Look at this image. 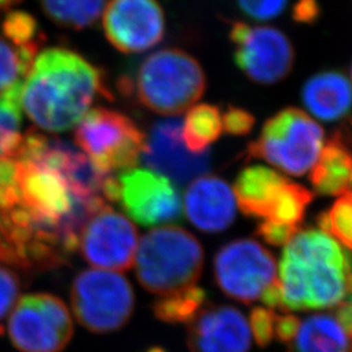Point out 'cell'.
Instances as JSON below:
<instances>
[{"label": "cell", "mask_w": 352, "mask_h": 352, "mask_svg": "<svg viewBox=\"0 0 352 352\" xmlns=\"http://www.w3.org/2000/svg\"><path fill=\"white\" fill-rule=\"evenodd\" d=\"M230 39L235 47V62L253 82L277 84L291 72L295 62L294 46L276 28L235 21Z\"/></svg>", "instance_id": "cell-11"}, {"label": "cell", "mask_w": 352, "mask_h": 352, "mask_svg": "<svg viewBox=\"0 0 352 352\" xmlns=\"http://www.w3.org/2000/svg\"><path fill=\"white\" fill-rule=\"evenodd\" d=\"M187 343L190 352H250L251 327L231 305H205L189 322Z\"/></svg>", "instance_id": "cell-16"}, {"label": "cell", "mask_w": 352, "mask_h": 352, "mask_svg": "<svg viewBox=\"0 0 352 352\" xmlns=\"http://www.w3.org/2000/svg\"><path fill=\"white\" fill-rule=\"evenodd\" d=\"M223 129L232 136L248 135L254 126V116L244 109L228 107L222 115Z\"/></svg>", "instance_id": "cell-34"}, {"label": "cell", "mask_w": 352, "mask_h": 352, "mask_svg": "<svg viewBox=\"0 0 352 352\" xmlns=\"http://www.w3.org/2000/svg\"><path fill=\"white\" fill-rule=\"evenodd\" d=\"M351 126H352V119H351Z\"/></svg>", "instance_id": "cell-41"}, {"label": "cell", "mask_w": 352, "mask_h": 352, "mask_svg": "<svg viewBox=\"0 0 352 352\" xmlns=\"http://www.w3.org/2000/svg\"><path fill=\"white\" fill-rule=\"evenodd\" d=\"M240 10L248 17L266 21L276 19L285 11L289 0H236Z\"/></svg>", "instance_id": "cell-33"}, {"label": "cell", "mask_w": 352, "mask_h": 352, "mask_svg": "<svg viewBox=\"0 0 352 352\" xmlns=\"http://www.w3.org/2000/svg\"><path fill=\"white\" fill-rule=\"evenodd\" d=\"M103 29L116 50H149L164 38V11L157 0H111L103 14Z\"/></svg>", "instance_id": "cell-14"}, {"label": "cell", "mask_w": 352, "mask_h": 352, "mask_svg": "<svg viewBox=\"0 0 352 352\" xmlns=\"http://www.w3.org/2000/svg\"><path fill=\"white\" fill-rule=\"evenodd\" d=\"M286 182L285 176L269 167H245L234 186L238 208L247 217L266 219Z\"/></svg>", "instance_id": "cell-20"}, {"label": "cell", "mask_w": 352, "mask_h": 352, "mask_svg": "<svg viewBox=\"0 0 352 352\" xmlns=\"http://www.w3.org/2000/svg\"><path fill=\"white\" fill-rule=\"evenodd\" d=\"M309 179L321 196H340L352 188V144L342 132L322 146Z\"/></svg>", "instance_id": "cell-19"}, {"label": "cell", "mask_w": 352, "mask_h": 352, "mask_svg": "<svg viewBox=\"0 0 352 352\" xmlns=\"http://www.w3.org/2000/svg\"><path fill=\"white\" fill-rule=\"evenodd\" d=\"M201 243L176 226L158 227L140 241L135 256L140 285L157 295L195 286L204 267Z\"/></svg>", "instance_id": "cell-3"}, {"label": "cell", "mask_w": 352, "mask_h": 352, "mask_svg": "<svg viewBox=\"0 0 352 352\" xmlns=\"http://www.w3.org/2000/svg\"><path fill=\"white\" fill-rule=\"evenodd\" d=\"M300 227L286 226L272 221H263L257 227V235L270 245H286L292 239Z\"/></svg>", "instance_id": "cell-35"}, {"label": "cell", "mask_w": 352, "mask_h": 352, "mask_svg": "<svg viewBox=\"0 0 352 352\" xmlns=\"http://www.w3.org/2000/svg\"><path fill=\"white\" fill-rule=\"evenodd\" d=\"M142 157L153 171L177 184L188 183L210 167L208 151L193 153L187 149L182 139V122L177 118L158 122L151 128Z\"/></svg>", "instance_id": "cell-15"}, {"label": "cell", "mask_w": 352, "mask_h": 352, "mask_svg": "<svg viewBox=\"0 0 352 352\" xmlns=\"http://www.w3.org/2000/svg\"><path fill=\"white\" fill-rule=\"evenodd\" d=\"M277 314L272 308L257 307L251 312L250 324L256 343L260 347H266L274 338V322Z\"/></svg>", "instance_id": "cell-31"}, {"label": "cell", "mask_w": 352, "mask_h": 352, "mask_svg": "<svg viewBox=\"0 0 352 352\" xmlns=\"http://www.w3.org/2000/svg\"><path fill=\"white\" fill-rule=\"evenodd\" d=\"M20 164L11 157H0V212L20 202Z\"/></svg>", "instance_id": "cell-28"}, {"label": "cell", "mask_w": 352, "mask_h": 352, "mask_svg": "<svg viewBox=\"0 0 352 352\" xmlns=\"http://www.w3.org/2000/svg\"><path fill=\"white\" fill-rule=\"evenodd\" d=\"M351 78H352V67H351ZM351 85H352V84H351Z\"/></svg>", "instance_id": "cell-40"}, {"label": "cell", "mask_w": 352, "mask_h": 352, "mask_svg": "<svg viewBox=\"0 0 352 352\" xmlns=\"http://www.w3.org/2000/svg\"><path fill=\"white\" fill-rule=\"evenodd\" d=\"M75 141L98 171L111 175L139 162L146 136L126 115L98 107L81 119Z\"/></svg>", "instance_id": "cell-7"}, {"label": "cell", "mask_w": 352, "mask_h": 352, "mask_svg": "<svg viewBox=\"0 0 352 352\" xmlns=\"http://www.w3.org/2000/svg\"><path fill=\"white\" fill-rule=\"evenodd\" d=\"M318 17V4L316 0H299L294 8V19L309 24Z\"/></svg>", "instance_id": "cell-37"}, {"label": "cell", "mask_w": 352, "mask_h": 352, "mask_svg": "<svg viewBox=\"0 0 352 352\" xmlns=\"http://www.w3.org/2000/svg\"><path fill=\"white\" fill-rule=\"evenodd\" d=\"M148 352H166L164 349H161V347H151V350Z\"/></svg>", "instance_id": "cell-39"}, {"label": "cell", "mask_w": 352, "mask_h": 352, "mask_svg": "<svg viewBox=\"0 0 352 352\" xmlns=\"http://www.w3.org/2000/svg\"><path fill=\"white\" fill-rule=\"evenodd\" d=\"M69 254L63 239L39 228L21 204L0 212V263L32 274L60 267Z\"/></svg>", "instance_id": "cell-8"}, {"label": "cell", "mask_w": 352, "mask_h": 352, "mask_svg": "<svg viewBox=\"0 0 352 352\" xmlns=\"http://www.w3.org/2000/svg\"><path fill=\"white\" fill-rule=\"evenodd\" d=\"M274 256L253 239L232 240L214 257L215 283L228 298L244 304L258 299L274 280Z\"/></svg>", "instance_id": "cell-10"}, {"label": "cell", "mask_w": 352, "mask_h": 352, "mask_svg": "<svg viewBox=\"0 0 352 352\" xmlns=\"http://www.w3.org/2000/svg\"><path fill=\"white\" fill-rule=\"evenodd\" d=\"M3 33L4 36L11 39L14 45L21 46L37 36V20L24 11H12L8 13L3 21Z\"/></svg>", "instance_id": "cell-29"}, {"label": "cell", "mask_w": 352, "mask_h": 352, "mask_svg": "<svg viewBox=\"0 0 352 352\" xmlns=\"http://www.w3.org/2000/svg\"><path fill=\"white\" fill-rule=\"evenodd\" d=\"M138 239L135 225L106 205L80 230L77 248L93 266L126 272L135 263Z\"/></svg>", "instance_id": "cell-12"}, {"label": "cell", "mask_w": 352, "mask_h": 352, "mask_svg": "<svg viewBox=\"0 0 352 352\" xmlns=\"http://www.w3.org/2000/svg\"><path fill=\"white\" fill-rule=\"evenodd\" d=\"M317 222L320 230L352 251V192L340 195L327 212L318 215Z\"/></svg>", "instance_id": "cell-27"}, {"label": "cell", "mask_w": 352, "mask_h": 352, "mask_svg": "<svg viewBox=\"0 0 352 352\" xmlns=\"http://www.w3.org/2000/svg\"><path fill=\"white\" fill-rule=\"evenodd\" d=\"M23 80L16 81L0 93V157L14 158L21 145V96Z\"/></svg>", "instance_id": "cell-23"}, {"label": "cell", "mask_w": 352, "mask_h": 352, "mask_svg": "<svg viewBox=\"0 0 352 352\" xmlns=\"http://www.w3.org/2000/svg\"><path fill=\"white\" fill-rule=\"evenodd\" d=\"M208 304V294L197 286L164 295L151 305L154 316L166 324L190 322Z\"/></svg>", "instance_id": "cell-24"}, {"label": "cell", "mask_w": 352, "mask_h": 352, "mask_svg": "<svg viewBox=\"0 0 352 352\" xmlns=\"http://www.w3.org/2000/svg\"><path fill=\"white\" fill-rule=\"evenodd\" d=\"M302 101L317 119L337 122L351 110V82L338 71L316 74L302 87Z\"/></svg>", "instance_id": "cell-18"}, {"label": "cell", "mask_w": 352, "mask_h": 352, "mask_svg": "<svg viewBox=\"0 0 352 352\" xmlns=\"http://www.w3.org/2000/svg\"><path fill=\"white\" fill-rule=\"evenodd\" d=\"M20 63L17 51L0 37V93L10 88L16 81L21 80Z\"/></svg>", "instance_id": "cell-32"}, {"label": "cell", "mask_w": 352, "mask_h": 352, "mask_svg": "<svg viewBox=\"0 0 352 352\" xmlns=\"http://www.w3.org/2000/svg\"><path fill=\"white\" fill-rule=\"evenodd\" d=\"M222 131L223 123L219 109L201 103L189 109L182 123V139L188 151L205 153L210 144L219 139Z\"/></svg>", "instance_id": "cell-22"}, {"label": "cell", "mask_w": 352, "mask_h": 352, "mask_svg": "<svg viewBox=\"0 0 352 352\" xmlns=\"http://www.w3.org/2000/svg\"><path fill=\"white\" fill-rule=\"evenodd\" d=\"M100 96L111 97L100 68L75 51L52 47L37 55L25 77L21 103L39 128L64 132L81 122Z\"/></svg>", "instance_id": "cell-1"}, {"label": "cell", "mask_w": 352, "mask_h": 352, "mask_svg": "<svg viewBox=\"0 0 352 352\" xmlns=\"http://www.w3.org/2000/svg\"><path fill=\"white\" fill-rule=\"evenodd\" d=\"M234 190L218 176H200L189 186L184 196V212L189 222L208 234L222 232L236 218Z\"/></svg>", "instance_id": "cell-17"}, {"label": "cell", "mask_w": 352, "mask_h": 352, "mask_svg": "<svg viewBox=\"0 0 352 352\" xmlns=\"http://www.w3.org/2000/svg\"><path fill=\"white\" fill-rule=\"evenodd\" d=\"M7 333L20 351L62 352L74 336V322L62 299L30 294L16 302Z\"/></svg>", "instance_id": "cell-9"}, {"label": "cell", "mask_w": 352, "mask_h": 352, "mask_svg": "<svg viewBox=\"0 0 352 352\" xmlns=\"http://www.w3.org/2000/svg\"><path fill=\"white\" fill-rule=\"evenodd\" d=\"M21 0H0V14L6 11H8L10 8H12L13 6L19 4Z\"/></svg>", "instance_id": "cell-38"}, {"label": "cell", "mask_w": 352, "mask_h": 352, "mask_svg": "<svg viewBox=\"0 0 352 352\" xmlns=\"http://www.w3.org/2000/svg\"><path fill=\"white\" fill-rule=\"evenodd\" d=\"M21 278L12 267L0 263V321L10 314L19 302Z\"/></svg>", "instance_id": "cell-30"}, {"label": "cell", "mask_w": 352, "mask_h": 352, "mask_svg": "<svg viewBox=\"0 0 352 352\" xmlns=\"http://www.w3.org/2000/svg\"><path fill=\"white\" fill-rule=\"evenodd\" d=\"M118 180L119 200L126 214L140 225L157 226L180 218V195L168 177L155 171L132 168L124 171Z\"/></svg>", "instance_id": "cell-13"}, {"label": "cell", "mask_w": 352, "mask_h": 352, "mask_svg": "<svg viewBox=\"0 0 352 352\" xmlns=\"http://www.w3.org/2000/svg\"><path fill=\"white\" fill-rule=\"evenodd\" d=\"M352 253L322 230H299L285 245L279 263L283 312L337 307L346 298Z\"/></svg>", "instance_id": "cell-2"}, {"label": "cell", "mask_w": 352, "mask_h": 352, "mask_svg": "<svg viewBox=\"0 0 352 352\" xmlns=\"http://www.w3.org/2000/svg\"><path fill=\"white\" fill-rule=\"evenodd\" d=\"M300 327V320L294 315L276 316V322H274V334L277 336L278 340L285 343V344H291Z\"/></svg>", "instance_id": "cell-36"}, {"label": "cell", "mask_w": 352, "mask_h": 352, "mask_svg": "<svg viewBox=\"0 0 352 352\" xmlns=\"http://www.w3.org/2000/svg\"><path fill=\"white\" fill-rule=\"evenodd\" d=\"M71 304L80 325L96 334H109L129 322L135 292L120 273L89 269L74 279Z\"/></svg>", "instance_id": "cell-6"}, {"label": "cell", "mask_w": 352, "mask_h": 352, "mask_svg": "<svg viewBox=\"0 0 352 352\" xmlns=\"http://www.w3.org/2000/svg\"><path fill=\"white\" fill-rule=\"evenodd\" d=\"M314 201L311 190L287 180L278 193L270 213L264 221L286 226L299 227L308 205Z\"/></svg>", "instance_id": "cell-26"}, {"label": "cell", "mask_w": 352, "mask_h": 352, "mask_svg": "<svg viewBox=\"0 0 352 352\" xmlns=\"http://www.w3.org/2000/svg\"><path fill=\"white\" fill-rule=\"evenodd\" d=\"M206 78L200 63L186 51L164 49L141 64L136 77L140 102L162 115L184 113L201 98Z\"/></svg>", "instance_id": "cell-4"}, {"label": "cell", "mask_w": 352, "mask_h": 352, "mask_svg": "<svg viewBox=\"0 0 352 352\" xmlns=\"http://www.w3.org/2000/svg\"><path fill=\"white\" fill-rule=\"evenodd\" d=\"M106 0H41L45 13L58 25L81 30L93 25L102 14Z\"/></svg>", "instance_id": "cell-25"}, {"label": "cell", "mask_w": 352, "mask_h": 352, "mask_svg": "<svg viewBox=\"0 0 352 352\" xmlns=\"http://www.w3.org/2000/svg\"><path fill=\"white\" fill-rule=\"evenodd\" d=\"M295 352H352L351 336L334 315L307 317L294 340ZM292 352V351H289Z\"/></svg>", "instance_id": "cell-21"}, {"label": "cell", "mask_w": 352, "mask_h": 352, "mask_svg": "<svg viewBox=\"0 0 352 352\" xmlns=\"http://www.w3.org/2000/svg\"><path fill=\"white\" fill-rule=\"evenodd\" d=\"M322 146V128L302 110L287 107L265 122L258 138L248 145L247 157L302 176L312 170Z\"/></svg>", "instance_id": "cell-5"}]
</instances>
